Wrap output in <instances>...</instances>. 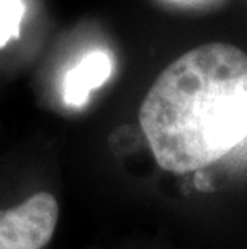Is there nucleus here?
<instances>
[{
    "mask_svg": "<svg viewBox=\"0 0 247 249\" xmlns=\"http://www.w3.org/2000/svg\"><path fill=\"white\" fill-rule=\"evenodd\" d=\"M138 119L164 171L222 160L247 137V55L225 42L183 53L157 76Z\"/></svg>",
    "mask_w": 247,
    "mask_h": 249,
    "instance_id": "f257e3e1",
    "label": "nucleus"
},
{
    "mask_svg": "<svg viewBox=\"0 0 247 249\" xmlns=\"http://www.w3.org/2000/svg\"><path fill=\"white\" fill-rule=\"evenodd\" d=\"M60 206L51 193H35L19 206L0 211V249H42L53 236Z\"/></svg>",
    "mask_w": 247,
    "mask_h": 249,
    "instance_id": "f03ea898",
    "label": "nucleus"
},
{
    "mask_svg": "<svg viewBox=\"0 0 247 249\" xmlns=\"http://www.w3.org/2000/svg\"><path fill=\"white\" fill-rule=\"evenodd\" d=\"M113 74V61L106 52L93 50L66 72L63 100L72 108H82L95 89L101 87Z\"/></svg>",
    "mask_w": 247,
    "mask_h": 249,
    "instance_id": "7ed1b4c3",
    "label": "nucleus"
},
{
    "mask_svg": "<svg viewBox=\"0 0 247 249\" xmlns=\"http://www.w3.org/2000/svg\"><path fill=\"white\" fill-rule=\"evenodd\" d=\"M24 12L23 0H0V49L12 39H18Z\"/></svg>",
    "mask_w": 247,
    "mask_h": 249,
    "instance_id": "20e7f679",
    "label": "nucleus"
}]
</instances>
